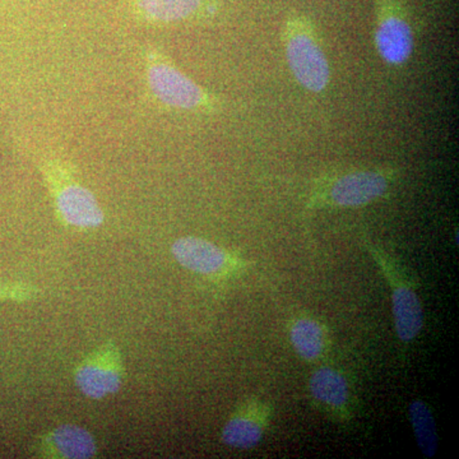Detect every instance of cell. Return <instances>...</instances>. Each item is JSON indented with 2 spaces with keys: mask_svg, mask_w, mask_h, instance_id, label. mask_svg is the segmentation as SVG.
Masks as SVG:
<instances>
[{
  "mask_svg": "<svg viewBox=\"0 0 459 459\" xmlns=\"http://www.w3.org/2000/svg\"><path fill=\"white\" fill-rule=\"evenodd\" d=\"M397 177L394 168H351L325 172L314 183L307 208L365 207L386 197Z\"/></svg>",
  "mask_w": 459,
  "mask_h": 459,
  "instance_id": "1",
  "label": "cell"
},
{
  "mask_svg": "<svg viewBox=\"0 0 459 459\" xmlns=\"http://www.w3.org/2000/svg\"><path fill=\"white\" fill-rule=\"evenodd\" d=\"M287 63L305 90L323 92L331 82V66L312 21L300 13L287 17L282 35Z\"/></svg>",
  "mask_w": 459,
  "mask_h": 459,
  "instance_id": "2",
  "label": "cell"
},
{
  "mask_svg": "<svg viewBox=\"0 0 459 459\" xmlns=\"http://www.w3.org/2000/svg\"><path fill=\"white\" fill-rule=\"evenodd\" d=\"M365 247L385 277L392 296L395 334L403 344L413 342L424 328L425 316L412 274L385 247L365 240Z\"/></svg>",
  "mask_w": 459,
  "mask_h": 459,
  "instance_id": "3",
  "label": "cell"
},
{
  "mask_svg": "<svg viewBox=\"0 0 459 459\" xmlns=\"http://www.w3.org/2000/svg\"><path fill=\"white\" fill-rule=\"evenodd\" d=\"M147 81L155 98L168 107L186 111H207L216 107V100L207 91L160 54L148 56Z\"/></svg>",
  "mask_w": 459,
  "mask_h": 459,
  "instance_id": "4",
  "label": "cell"
},
{
  "mask_svg": "<svg viewBox=\"0 0 459 459\" xmlns=\"http://www.w3.org/2000/svg\"><path fill=\"white\" fill-rule=\"evenodd\" d=\"M171 255L186 270L216 281L237 279L249 267V262L238 253L198 237L178 238Z\"/></svg>",
  "mask_w": 459,
  "mask_h": 459,
  "instance_id": "5",
  "label": "cell"
},
{
  "mask_svg": "<svg viewBox=\"0 0 459 459\" xmlns=\"http://www.w3.org/2000/svg\"><path fill=\"white\" fill-rule=\"evenodd\" d=\"M47 179L57 214L65 225L75 229H96L104 223V212L95 195L63 166L48 168Z\"/></svg>",
  "mask_w": 459,
  "mask_h": 459,
  "instance_id": "6",
  "label": "cell"
},
{
  "mask_svg": "<svg viewBox=\"0 0 459 459\" xmlns=\"http://www.w3.org/2000/svg\"><path fill=\"white\" fill-rule=\"evenodd\" d=\"M126 376L122 352L108 341L90 352L74 370L78 391L92 401H101L120 391Z\"/></svg>",
  "mask_w": 459,
  "mask_h": 459,
  "instance_id": "7",
  "label": "cell"
},
{
  "mask_svg": "<svg viewBox=\"0 0 459 459\" xmlns=\"http://www.w3.org/2000/svg\"><path fill=\"white\" fill-rule=\"evenodd\" d=\"M374 44L382 60L392 66L409 62L415 49V35L400 0H377Z\"/></svg>",
  "mask_w": 459,
  "mask_h": 459,
  "instance_id": "8",
  "label": "cell"
},
{
  "mask_svg": "<svg viewBox=\"0 0 459 459\" xmlns=\"http://www.w3.org/2000/svg\"><path fill=\"white\" fill-rule=\"evenodd\" d=\"M273 418L270 402L258 397L241 401L232 411L221 431V440L230 448L249 451L262 443Z\"/></svg>",
  "mask_w": 459,
  "mask_h": 459,
  "instance_id": "9",
  "label": "cell"
},
{
  "mask_svg": "<svg viewBox=\"0 0 459 459\" xmlns=\"http://www.w3.org/2000/svg\"><path fill=\"white\" fill-rule=\"evenodd\" d=\"M307 391L313 403L338 422H350L353 394L349 377L334 365H320L310 374Z\"/></svg>",
  "mask_w": 459,
  "mask_h": 459,
  "instance_id": "10",
  "label": "cell"
},
{
  "mask_svg": "<svg viewBox=\"0 0 459 459\" xmlns=\"http://www.w3.org/2000/svg\"><path fill=\"white\" fill-rule=\"evenodd\" d=\"M95 437L80 425H60L33 444L32 455L54 459H90L98 455Z\"/></svg>",
  "mask_w": 459,
  "mask_h": 459,
  "instance_id": "11",
  "label": "cell"
},
{
  "mask_svg": "<svg viewBox=\"0 0 459 459\" xmlns=\"http://www.w3.org/2000/svg\"><path fill=\"white\" fill-rule=\"evenodd\" d=\"M289 337L299 358L307 362L322 360L331 346L328 328L310 314H298L291 319Z\"/></svg>",
  "mask_w": 459,
  "mask_h": 459,
  "instance_id": "12",
  "label": "cell"
},
{
  "mask_svg": "<svg viewBox=\"0 0 459 459\" xmlns=\"http://www.w3.org/2000/svg\"><path fill=\"white\" fill-rule=\"evenodd\" d=\"M135 7L146 20L159 23L183 22L216 9L210 0H135Z\"/></svg>",
  "mask_w": 459,
  "mask_h": 459,
  "instance_id": "13",
  "label": "cell"
},
{
  "mask_svg": "<svg viewBox=\"0 0 459 459\" xmlns=\"http://www.w3.org/2000/svg\"><path fill=\"white\" fill-rule=\"evenodd\" d=\"M411 427L415 434L416 443L424 457L433 458L437 452V431L434 413L427 402L413 400L409 406Z\"/></svg>",
  "mask_w": 459,
  "mask_h": 459,
  "instance_id": "14",
  "label": "cell"
},
{
  "mask_svg": "<svg viewBox=\"0 0 459 459\" xmlns=\"http://www.w3.org/2000/svg\"><path fill=\"white\" fill-rule=\"evenodd\" d=\"M40 296V289L23 281H0V303H27Z\"/></svg>",
  "mask_w": 459,
  "mask_h": 459,
  "instance_id": "15",
  "label": "cell"
}]
</instances>
